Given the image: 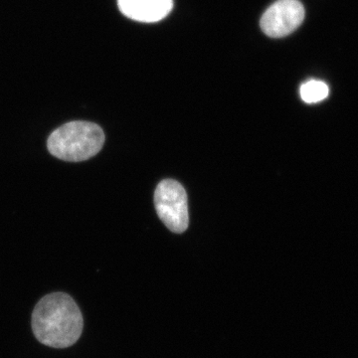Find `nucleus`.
I'll return each instance as SVG.
<instances>
[{
    "label": "nucleus",
    "instance_id": "nucleus-5",
    "mask_svg": "<svg viewBox=\"0 0 358 358\" xmlns=\"http://www.w3.org/2000/svg\"><path fill=\"white\" fill-rule=\"evenodd\" d=\"M124 16L138 22L154 23L166 18L173 7V0H117Z\"/></svg>",
    "mask_w": 358,
    "mask_h": 358
},
{
    "label": "nucleus",
    "instance_id": "nucleus-2",
    "mask_svg": "<svg viewBox=\"0 0 358 358\" xmlns=\"http://www.w3.org/2000/svg\"><path fill=\"white\" fill-rule=\"evenodd\" d=\"M105 143L102 128L94 122L73 121L49 136L47 148L53 157L69 162L90 159L99 154Z\"/></svg>",
    "mask_w": 358,
    "mask_h": 358
},
{
    "label": "nucleus",
    "instance_id": "nucleus-1",
    "mask_svg": "<svg viewBox=\"0 0 358 358\" xmlns=\"http://www.w3.org/2000/svg\"><path fill=\"white\" fill-rule=\"evenodd\" d=\"M83 327L81 310L67 294H47L33 310V333L42 345L50 348L72 346L81 336Z\"/></svg>",
    "mask_w": 358,
    "mask_h": 358
},
{
    "label": "nucleus",
    "instance_id": "nucleus-6",
    "mask_svg": "<svg viewBox=\"0 0 358 358\" xmlns=\"http://www.w3.org/2000/svg\"><path fill=\"white\" fill-rule=\"evenodd\" d=\"M329 87L324 82L319 80H310L301 85V100L307 103H315L322 102L329 96Z\"/></svg>",
    "mask_w": 358,
    "mask_h": 358
},
{
    "label": "nucleus",
    "instance_id": "nucleus-3",
    "mask_svg": "<svg viewBox=\"0 0 358 358\" xmlns=\"http://www.w3.org/2000/svg\"><path fill=\"white\" fill-rule=\"evenodd\" d=\"M155 205L159 217L174 233H183L189 223L187 194L185 188L173 179H166L157 185Z\"/></svg>",
    "mask_w": 358,
    "mask_h": 358
},
{
    "label": "nucleus",
    "instance_id": "nucleus-4",
    "mask_svg": "<svg viewBox=\"0 0 358 358\" xmlns=\"http://www.w3.org/2000/svg\"><path fill=\"white\" fill-rule=\"evenodd\" d=\"M305 20V8L299 0H278L261 18L263 32L272 38H281L300 27Z\"/></svg>",
    "mask_w": 358,
    "mask_h": 358
}]
</instances>
